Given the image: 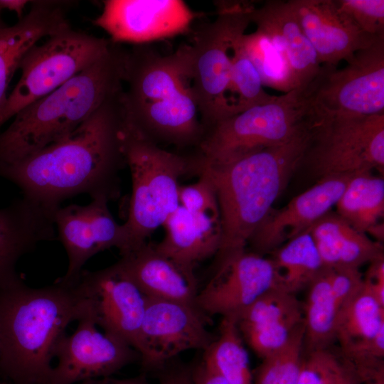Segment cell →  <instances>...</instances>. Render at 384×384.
<instances>
[{
	"label": "cell",
	"instance_id": "e0dca14e",
	"mask_svg": "<svg viewBox=\"0 0 384 384\" xmlns=\"http://www.w3.org/2000/svg\"><path fill=\"white\" fill-rule=\"evenodd\" d=\"M334 341L362 381L384 372V305L364 283L340 309Z\"/></svg>",
	"mask_w": 384,
	"mask_h": 384
},
{
	"label": "cell",
	"instance_id": "5b68a950",
	"mask_svg": "<svg viewBox=\"0 0 384 384\" xmlns=\"http://www.w3.org/2000/svg\"><path fill=\"white\" fill-rule=\"evenodd\" d=\"M215 18L181 46L186 77L205 132L232 115L228 102L231 49L252 23L254 5L244 1H218Z\"/></svg>",
	"mask_w": 384,
	"mask_h": 384
},
{
	"label": "cell",
	"instance_id": "277c9868",
	"mask_svg": "<svg viewBox=\"0 0 384 384\" xmlns=\"http://www.w3.org/2000/svg\"><path fill=\"white\" fill-rule=\"evenodd\" d=\"M126 54L112 43L89 68L16 114L0 133V164L23 159L65 139L120 92Z\"/></svg>",
	"mask_w": 384,
	"mask_h": 384
},
{
	"label": "cell",
	"instance_id": "60d3db41",
	"mask_svg": "<svg viewBox=\"0 0 384 384\" xmlns=\"http://www.w3.org/2000/svg\"><path fill=\"white\" fill-rule=\"evenodd\" d=\"M31 1L27 0H0V9L14 11L16 14L18 18L21 19L23 16V10Z\"/></svg>",
	"mask_w": 384,
	"mask_h": 384
},
{
	"label": "cell",
	"instance_id": "83f0119b",
	"mask_svg": "<svg viewBox=\"0 0 384 384\" xmlns=\"http://www.w3.org/2000/svg\"><path fill=\"white\" fill-rule=\"evenodd\" d=\"M303 303L306 351L329 347L334 341L339 303L332 289L328 269L324 270L308 286Z\"/></svg>",
	"mask_w": 384,
	"mask_h": 384
},
{
	"label": "cell",
	"instance_id": "b9f144b4",
	"mask_svg": "<svg viewBox=\"0 0 384 384\" xmlns=\"http://www.w3.org/2000/svg\"><path fill=\"white\" fill-rule=\"evenodd\" d=\"M362 380L354 370H351L338 384H360Z\"/></svg>",
	"mask_w": 384,
	"mask_h": 384
},
{
	"label": "cell",
	"instance_id": "484cf974",
	"mask_svg": "<svg viewBox=\"0 0 384 384\" xmlns=\"http://www.w3.org/2000/svg\"><path fill=\"white\" fill-rule=\"evenodd\" d=\"M324 268H356L383 256L381 242L329 212L309 229Z\"/></svg>",
	"mask_w": 384,
	"mask_h": 384
},
{
	"label": "cell",
	"instance_id": "e575fe53",
	"mask_svg": "<svg viewBox=\"0 0 384 384\" xmlns=\"http://www.w3.org/2000/svg\"><path fill=\"white\" fill-rule=\"evenodd\" d=\"M335 2L363 32L375 37L384 36L383 0H335Z\"/></svg>",
	"mask_w": 384,
	"mask_h": 384
},
{
	"label": "cell",
	"instance_id": "5bb4252c",
	"mask_svg": "<svg viewBox=\"0 0 384 384\" xmlns=\"http://www.w3.org/2000/svg\"><path fill=\"white\" fill-rule=\"evenodd\" d=\"M92 23L110 41L146 45L189 31L196 14L182 0H105Z\"/></svg>",
	"mask_w": 384,
	"mask_h": 384
},
{
	"label": "cell",
	"instance_id": "836d02e7",
	"mask_svg": "<svg viewBox=\"0 0 384 384\" xmlns=\"http://www.w3.org/2000/svg\"><path fill=\"white\" fill-rule=\"evenodd\" d=\"M306 352L296 384H338L353 370L329 346Z\"/></svg>",
	"mask_w": 384,
	"mask_h": 384
},
{
	"label": "cell",
	"instance_id": "74e56055",
	"mask_svg": "<svg viewBox=\"0 0 384 384\" xmlns=\"http://www.w3.org/2000/svg\"><path fill=\"white\" fill-rule=\"evenodd\" d=\"M191 370L193 384H229L222 375L203 361Z\"/></svg>",
	"mask_w": 384,
	"mask_h": 384
},
{
	"label": "cell",
	"instance_id": "44dd1931",
	"mask_svg": "<svg viewBox=\"0 0 384 384\" xmlns=\"http://www.w3.org/2000/svg\"><path fill=\"white\" fill-rule=\"evenodd\" d=\"M243 338L260 358L280 348L304 321L303 303L281 287L267 292L237 319Z\"/></svg>",
	"mask_w": 384,
	"mask_h": 384
},
{
	"label": "cell",
	"instance_id": "d590c367",
	"mask_svg": "<svg viewBox=\"0 0 384 384\" xmlns=\"http://www.w3.org/2000/svg\"><path fill=\"white\" fill-rule=\"evenodd\" d=\"M178 197L179 205L191 213L220 215L214 188L204 174H199L195 183L179 185Z\"/></svg>",
	"mask_w": 384,
	"mask_h": 384
},
{
	"label": "cell",
	"instance_id": "ab89813d",
	"mask_svg": "<svg viewBox=\"0 0 384 384\" xmlns=\"http://www.w3.org/2000/svg\"><path fill=\"white\" fill-rule=\"evenodd\" d=\"M159 384H193L191 370L181 369L175 371L164 378Z\"/></svg>",
	"mask_w": 384,
	"mask_h": 384
},
{
	"label": "cell",
	"instance_id": "ba28073f",
	"mask_svg": "<svg viewBox=\"0 0 384 384\" xmlns=\"http://www.w3.org/2000/svg\"><path fill=\"white\" fill-rule=\"evenodd\" d=\"M320 177L384 169V113L328 112L314 104L311 138L303 159Z\"/></svg>",
	"mask_w": 384,
	"mask_h": 384
},
{
	"label": "cell",
	"instance_id": "f35d334b",
	"mask_svg": "<svg viewBox=\"0 0 384 384\" xmlns=\"http://www.w3.org/2000/svg\"><path fill=\"white\" fill-rule=\"evenodd\" d=\"M49 384V383H46ZM79 384H151L144 375L125 379H110L103 378L99 380L93 379L79 383Z\"/></svg>",
	"mask_w": 384,
	"mask_h": 384
},
{
	"label": "cell",
	"instance_id": "f546056e",
	"mask_svg": "<svg viewBox=\"0 0 384 384\" xmlns=\"http://www.w3.org/2000/svg\"><path fill=\"white\" fill-rule=\"evenodd\" d=\"M203 351L202 361L229 384H254L247 351L234 319L222 318L218 337Z\"/></svg>",
	"mask_w": 384,
	"mask_h": 384
},
{
	"label": "cell",
	"instance_id": "2e32d148",
	"mask_svg": "<svg viewBox=\"0 0 384 384\" xmlns=\"http://www.w3.org/2000/svg\"><path fill=\"white\" fill-rule=\"evenodd\" d=\"M108 201L97 198L85 206L70 204L58 208L53 221L58 239L68 258V270L60 280L70 283L85 262L98 252L116 247L122 255L129 250L123 224H119L108 208Z\"/></svg>",
	"mask_w": 384,
	"mask_h": 384
},
{
	"label": "cell",
	"instance_id": "603a6c76",
	"mask_svg": "<svg viewBox=\"0 0 384 384\" xmlns=\"http://www.w3.org/2000/svg\"><path fill=\"white\" fill-rule=\"evenodd\" d=\"M28 12L13 26H0V128L6 105L7 90L25 54L43 38L70 26L63 3L31 1Z\"/></svg>",
	"mask_w": 384,
	"mask_h": 384
},
{
	"label": "cell",
	"instance_id": "7a4b0ae2",
	"mask_svg": "<svg viewBox=\"0 0 384 384\" xmlns=\"http://www.w3.org/2000/svg\"><path fill=\"white\" fill-rule=\"evenodd\" d=\"M311 137L310 124L284 144L230 160L210 162L194 154L196 174L208 176L218 201L221 242L217 260L245 250L303 161Z\"/></svg>",
	"mask_w": 384,
	"mask_h": 384
},
{
	"label": "cell",
	"instance_id": "1f68e13d",
	"mask_svg": "<svg viewBox=\"0 0 384 384\" xmlns=\"http://www.w3.org/2000/svg\"><path fill=\"white\" fill-rule=\"evenodd\" d=\"M240 36L235 41L231 49L228 88L231 116L267 102L274 97L264 90L258 71L240 43Z\"/></svg>",
	"mask_w": 384,
	"mask_h": 384
},
{
	"label": "cell",
	"instance_id": "8d00e7d4",
	"mask_svg": "<svg viewBox=\"0 0 384 384\" xmlns=\"http://www.w3.org/2000/svg\"><path fill=\"white\" fill-rule=\"evenodd\" d=\"M363 282L379 302L384 305V256L370 262L366 274L363 276Z\"/></svg>",
	"mask_w": 384,
	"mask_h": 384
},
{
	"label": "cell",
	"instance_id": "d6a6232c",
	"mask_svg": "<svg viewBox=\"0 0 384 384\" xmlns=\"http://www.w3.org/2000/svg\"><path fill=\"white\" fill-rule=\"evenodd\" d=\"M304 321L280 348L262 358L254 384H296L304 352Z\"/></svg>",
	"mask_w": 384,
	"mask_h": 384
},
{
	"label": "cell",
	"instance_id": "8fae6325",
	"mask_svg": "<svg viewBox=\"0 0 384 384\" xmlns=\"http://www.w3.org/2000/svg\"><path fill=\"white\" fill-rule=\"evenodd\" d=\"M70 284L97 326L137 351L148 297L118 263L97 271L82 270Z\"/></svg>",
	"mask_w": 384,
	"mask_h": 384
},
{
	"label": "cell",
	"instance_id": "7402d4cb",
	"mask_svg": "<svg viewBox=\"0 0 384 384\" xmlns=\"http://www.w3.org/2000/svg\"><path fill=\"white\" fill-rule=\"evenodd\" d=\"M117 263L148 298L196 306L199 290L194 269L161 253L155 245L146 242L122 255Z\"/></svg>",
	"mask_w": 384,
	"mask_h": 384
},
{
	"label": "cell",
	"instance_id": "ffe728a7",
	"mask_svg": "<svg viewBox=\"0 0 384 384\" xmlns=\"http://www.w3.org/2000/svg\"><path fill=\"white\" fill-rule=\"evenodd\" d=\"M53 213L23 196L0 208V288L22 281L16 271L21 257L55 238Z\"/></svg>",
	"mask_w": 384,
	"mask_h": 384
},
{
	"label": "cell",
	"instance_id": "cb8c5ba5",
	"mask_svg": "<svg viewBox=\"0 0 384 384\" xmlns=\"http://www.w3.org/2000/svg\"><path fill=\"white\" fill-rule=\"evenodd\" d=\"M251 21L283 47L297 87L309 86L319 73L321 65L289 0L267 1L260 7L254 6Z\"/></svg>",
	"mask_w": 384,
	"mask_h": 384
},
{
	"label": "cell",
	"instance_id": "4316f807",
	"mask_svg": "<svg viewBox=\"0 0 384 384\" xmlns=\"http://www.w3.org/2000/svg\"><path fill=\"white\" fill-rule=\"evenodd\" d=\"M335 206L355 229L371 234L384 215L383 178L373 172L353 175Z\"/></svg>",
	"mask_w": 384,
	"mask_h": 384
},
{
	"label": "cell",
	"instance_id": "f1b7e54d",
	"mask_svg": "<svg viewBox=\"0 0 384 384\" xmlns=\"http://www.w3.org/2000/svg\"><path fill=\"white\" fill-rule=\"evenodd\" d=\"M272 260L281 288L295 294L308 287L324 268L308 230L276 249Z\"/></svg>",
	"mask_w": 384,
	"mask_h": 384
},
{
	"label": "cell",
	"instance_id": "ac0fdd59",
	"mask_svg": "<svg viewBox=\"0 0 384 384\" xmlns=\"http://www.w3.org/2000/svg\"><path fill=\"white\" fill-rule=\"evenodd\" d=\"M351 176L320 177L316 184L295 196L287 206L271 210L248 242L252 252L261 255L272 252L306 231L336 206Z\"/></svg>",
	"mask_w": 384,
	"mask_h": 384
},
{
	"label": "cell",
	"instance_id": "52a82bcc",
	"mask_svg": "<svg viewBox=\"0 0 384 384\" xmlns=\"http://www.w3.org/2000/svg\"><path fill=\"white\" fill-rule=\"evenodd\" d=\"M313 105L310 85L274 96L207 129L196 154L220 162L284 144L309 127Z\"/></svg>",
	"mask_w": 384,
	"mask_h": 384
},
{
	"label": "cell",
	"instance_id": "7bdbcfd3",
	"mask_svg": "<svg viewBox=\"0 0 384 384\" xmlns=\"http://www.w3.org/2000/svg\"><path fill=\"white\" fill-rule=\"evenodd\" d=\"M369 384H384V373H380L375 378L370 380Z\"/></svg>",
	"mask_w": 384,
	"mask_h": 384
},
{
	"label": "cell",
	"instance_id": "3957f363",
	"mask_svg": "<svg viewBox=\"0 0 384 384\" xmlns=\"http://www.w3.org/2000/svg\"><path fill=\"white\" fill-rule=\"evenodd\" d=\"M80 306L73 285L0 288V369L15 384L49 382L57 346Z\"/></svg>",
	"mask_w": 384,
	"mask_h": 384
},
{
	"label": "cell",
	"instance_id": "7c38bea8",
	"mask_svg": "<svg viewBox=\"0 0 384 384\" xmlns=\"http://www.w3.org/2000/svg\"><path fill=\"white\" fill-rule=\"evenodd\" d=\"M75 331L59 341L49 384H75L107 378L140 358L123 340L100 331L91 316L80 307Z\"/></svg>",
	"mask_w": 384,
	"mask_h": 384
},
{
	"label": "cell",
	"instance_id": "8992f818",
	"mask_svg": "<svg viewBox=\"0 0 384 384\" xmlns=\"http://www.w3.org/2000/svg\"><path fill=\"white\" fill-rule=\"evenodd\" d=\"M123 149L132 177L127 219L123 223L128 253L146 242L177 208L179 180L185 175L196 174V167L193 155L166 150L135 136L125 127Z\"/></svg>",
	"mask_w": 384,
	"mask_h": 384
},
{
	"label": "cell",
	"instance_id": "d6986e66",
	"mask_svg": "<svg viewBox=\"0 0 384 384\" xmlns=\"http://www.w3.org/2000/svg\"><path fill=\"white\" fill-rule=\"evenodd\" d=\"M299 23L320 64L337 66L378 38L363 32L341 11L335 0H289Z\"/></svg>",
	"mask_w": 384,
	"mask_h": 384
},
{
	"label": "cell",
	"instance_id": "30bf717a",
	"mask_svg": "<svg viewBox=\"0 0 384 384\" xmlns=\"http://www.w3.org/2000/svg\"><path fill=\"white\" fill-rule=\"evenodd\" d=\"M314 105L330 112L384 113V37L357 51L343 68L322 65L311 82Z\"/></svg>",
	"mask_w": 384,
	"mask_h": 384
},
{
	"label": "cell",
	"instance_id": "d4e9b609",
	"mask_svg": "<svg viewBox=\"0 0 384 384\" xmlns=\"http://www.w3.org/2000/svg\"><path fill=\"white\" fill-rule=\"evenodd\" d=\"M166 233L155 245L164 255L194 269L195 265L216 255L221 242L220 215L191 213L180 205L167 218Z\"/></svg>",
	"mask_w": 384,
	"mask_h": 384
},
{
	"label": "cell",
	"instance_id": "4fadbf2b",
	"mask_svg": "<svg viewBox=\"0 0 384 384\" xmlns=\"http://www.w3.org/2000/svg\"><path fill=\"white\" fill-rule=\"evenodd\" d=\"M279 285L272 259L245 250L217 260L215 272L198 291L196 305L203 313L235 321L255 301Z\"/></svg>",
	"mask_w": 384,
	"mask_h": 384
},
{
	"label": "cell",
	"instance_id": "9c48e42d",
	"mask_svg": "<svg viewBox=\"0 0 384 384\" xmlns=\"http://www.w3.org/2000/svg\"><path fill=\"white\" fill-rule=\"evenodd\" d=\"M112 43L110 40L75 31L70 26L33 46L21 61V75L8 95L3 123L89 68L108 51Z\"/></svg>",
	"mask_w": 384,
	"mask_h": 384
},
{
	"label": "cell",
	"instance_id": "ee69618b",
	"mask_svg": "<svg viewBox=\"0 0 384 384\" xmlns=\"http://www.w3.org/2000/svg\"><path fill=\"white\" fill-rule=\"evenodd\" d=\"M1 9H0V26L6 25L4 21L1 18Z\"/></svg>",
	"mask_w": 384,
	"mask_h": 384
},
{
	"label": "cell",
	"instance_id": "4dcf8cb0",
	"mask_svg": "<svg viewBox=\"0 0 384 384\" xmlns=\"http://www.w3.org/2000/svg\"><path fill=\"white\" fill-rule=\"evenodd\" d=\"M240 43L258 71L263 85L289 92L297 89L287 59L259 28L240 38Z\"/></svg>",
	"mask_w": 384,
	"mask_h": 384
},
{
	"label": "cell",
	"instance_id": "6da1fadb",
	"mask_svg": "<svg viewBox=\"0 0 384 384\" xmlns=\"http://www.w3.org/2000/svg\"><path fill=\"white\" fill-rule=\"evenodd\" d=\"M122 91L65 139L23 159L0 164V176L16 184L23 197L53 212L82 193L92 199H117L120 173L127 166Z\"/></svg>",
	"mask_w": 384,
	"mask_h": 384
},
{
	"label": "cell",
	"instance_id": "9a60e30c",
	"mask_svg": "<svg viewBox=\"0 0 384 384\" xmlns=\"http://www.w3.org/2000/svg\"><path fill=\"white\" fill-rule=\"evenodd\" d=\"M196 306L148 298L137 352L146 368L162 366L188 350L205 351L214 338Z\"/></svg>",
	"mask_w": 384,
	"mask_h": 384
},
{
	"label": "cell",
	"instance_id": "f6af8a7d",
	"mask_svg": "<svg viewBox=\"0 0 384 384\" xmlns=\"http://www.w3.org/2000/svg\"><path fill=\"white\" fill-rule=\"evenodd\" d=\"M0 384H10V383H0ZM12 384H15V383H12Z\"/></svg>",
	"mask_w": 384,
	"mask_h": 384
}]
</instances>
